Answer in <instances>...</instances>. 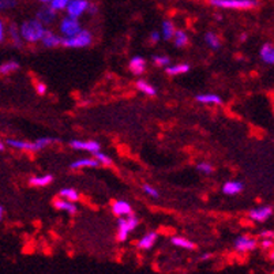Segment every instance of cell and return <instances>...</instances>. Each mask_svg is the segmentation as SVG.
Returning <instances> with one entry per match:
<instances>
[{"instance_id": "obj_12", "label": "cell", "mask_w": 274, "mask_h": 274, "mask_svg": "<svg viewBox=\"0 0 274 274\" xmlns=\"http://www.w3.org/2000/svg\"><path fill=\"white\" fill-rule=\"evenodd\" d=\"M42 44L48 48H55V46L62 45V37H59L55 33L49 32V30H45V33L42 36L41 38Z\"/></svg>"}, {"instance_id": "obj_21", "label": "cell", "mask_w": 274, "mask_h": 274, "mask_svg": "<svg viewBox=\"0 0 274 274\" xmlns=\"http://www.w3.org/2000/svg\"><path fill=\"white\" fill-rule=\"evenodd\" d=\"M52 176L51 175H44V176H33L30 179L29 183L34 187H45L48 186L51 182H52Z\"/></svg>"}, {"instance_id": "obj_36", "label": "cell", "mask_w": 274, "mask_h": 274, "mask_svg": "<svg viewBox=\"0 0 274 274\" xmlns=\"http://www.w3.org/2000/svg\"><path fill=\"white\" fill-rule=\"evenodd\" d=\"M15 5H17L15 0H0V11H2V10L13 9Z\"/></svg>"}, {"instance_id": "obj_24", "label": "cell", "mask_w": 274, "mask_h": 274, "mask_svg": "<svg viewBox=\"0 0 274 274\" xmlns=\"http://www.w3.org/2000/svg\"><path fill=\"white\" fill-rule=\"evenodd\" d=\"M172 244L178 245V247H182V248H186V250H192L195 245H194V243L190 240H187V239H184V237H180V236H175L172 237Z\"/></svg>"}, {"instance_id": "obj_3", "label": "cell", "mask_w": 274, "mask_h": 274, "mask_svg": "<svg viewBox=\"0 0 274 274\" xmlns=\"http://www.w3.org/2000/svg\"><path fill=\"white\" fill-rule=\"evenodd\" d=\"M91 44V34L87 30H79L71 37L62 38V45L66 48H85Z\"/></svg>"}, {"instance_id": "obj_13", "label": "cell", "mask_w": 274, "mask_h": 274, "mask_svg": "<svg viewBox=\"0 0 274 274\" xmlns=\"http://www.w3.org/2000/svg\"><path fill=\"white\" fill-rule=\"evenodd\" d=\"M112 212L116 214V216L121 217V216H127L130 213L133 212V209L130 206V204H127L126 201H117L115 202L112 206Z\"/></svg>"}, {"instance_id": "obj_23", "label": "cell", "mask_w": 274, "mask_h": 274, "mask_svg": "<svg viewBox=\"0 0 274 274\" xmlns=\"http://www.w3.org/2000/svg\"><path fill=\"white\" fill-rule=\"evenodd\" d=\"M172 38H173L175 45L178 48H183V46H186L188 44V36L183 30H175Z\"/></svg>"}, {"instance_id": "obj_42", "label": "cell", "mask_w": 274, "mask_h": 274, "mask_svg": "<svg viewBox=\"0 0 274 274\" xmlns=\"http://www.w3.org/2000/svg\"><path fill=\"white\" fill-rule=\"evenodd\" d=\"M5 40V23L0 21V42Z\"/></svg>"}, {"instance_id": "obj_10", "label": "cell", "mask_w": 274, "mask_h": 274, "mask_svg": "<svg viewBox=\"0 0 274 274\" xmlns=\"http://www.w3.org/2000/svg\"><path fill=\"white\" fill-rule=\"evenodd\" d=\"M56 19V11L51 7H42L37 11V21H40L42 25H51Z\"/></svg>"}, {"instance_id": "obj_43", "label": "cell", "mask_w": 274, "mask_h": 274, "mask_svg": "<svg viewBox=\"0 0 274 274\" xmlns=\"http://www.w3.org/2000/svg\"><path fill=\"white\" fill-rule=\"evenodd\" d=\"M261 236L263 237V239H267V237H271V239H273V232H271V231H265V232L261 233Z\"/></svg>"}, {"instance_id": "obj_7", "label": "cell", "mask_w": 274, "mask_h": 274, "mask_svg": "<svg viewBox=\"0 0 274 274\" xmlns=\"http://www.w3.org/2000/svg\"><path fill=\"white\" fill-rule=\"evenodd\" d=\"M71 147L75 150H83V152H89V153H96V152H100L101 145L96 141H78V139H74V141H71Z\"/></svg>"}, {"instance_id": "obj_46", "label": "cell", "mask_w": 274, "mask_h": 274, "mask_svg": "<svg viewBox=\"0 0 274 274\" xmlns=\"http://www.w3.org/2000/svg\"><path fill=\"white\" fill-rule=\"evenodd\" d=\"M3 149H5V145H3V143L0 142V150H3Z\"/></svg>"}, {"instance_id": "obj_15", "label": "cell", "mask_w": 274, "mask_h": 274, "mask_svg": "<svg viewBox=\"0 0 274 274\" xmlns=\"http://www.w3.org/2000/svg\"><path fill=\"white\" fill-rule=\"evenodd\" d=\"M243 190V183L240 182H227L222 187L225 195H236Z\"/></svg>"}, {"instance_id": "obj_40", "label": "cell", "mask_w": 274, "mask_h": 274, "mask_svg": "<svg viewBox=\"0 0 274 274\" xmlns=\"http://www.w3.org/2000/svg\"><path fill=\"white\" fill-rule=\"evenodd\" d=\"M150 40H152V42L160 41V34H158V32H153V33L150 34Z\"/></svg>"}, {"instance_id": "obj_32", "label": "cell", "mask_w": 274, "mask_h": 274, "mask_svg": "<svg viewBox=\"0 0 274 274\" xmlns=\"http://www.w3.org/2000/svg\"><path fill=\"white\" fill-rule=\"evenodd\" d=\"M68 2H70V0H51L49 7L52 10H55V11H62V10L66 9Z\"/></svg>"}, {"instance_id": "obj_31", "label": "cell", "mask_w": 274, "mask_h": 274, "mask_svg": "<svg viewBox=\"0 0 274 274\" xmlns=\"http://www.w3.org/2000/svg\"><path fill=\"white\" fill-rule=\"evenodd\" d=\"M54 142H58V139H55V138L42 137V138H38L37 141L34 142V145H36L37 150H40V149H44V147H46V146H49L51 143H54Z\"/></svg>"}, {"instance_id": "obj_44", "label": "cell", "mask_w": 274, "mask_h": 274, "mask_svg": "<svg viewBox=\"0 0 274 274\" xmlns=\"http://www.w3.org/2000/svg\"><path fill=\"white\" fill-rule=\"evenodd\" d=\"M3 214H5V209H3V206H0V221L3 218Z\"/></svg>"}, {"instance_id": "obj_11", "label": "cell", "mask_w": 274, "mask_h": 274, "mask_svg": "<svg viewBox=\"0 0 274 274\" xmlns=\"http://www.w3.org/2000/svg\"><path fill=\"white\" fill-rule=\"evenodd\" d=\"M130 70L135 75H141L146 70V60L142 56H134L130 62Z\"/></svg>"}, {"instance_id": "obj_14", "label": "cell", "mask_w": 274, "mask_h": 274, "mask_svg": "<svg viewBox=\"0 0 274 274\" xmlns=\"http://www.w3.org/2000/svg\"><path fill=\"white\" fill-rule=\"evenodd\" d=\"M156 240H157V233L156 232L146 233L145 236L142 237L141 240H139V243H138V247L142 250H149L156 244Z\"/></svg>"}, {"instance_id": "obj_16", "label": "cell", "mask_w": 274, "mask_h": 274, "mask_svg": "<svg viewBox=\"0 0 274 274\" xmlns=\"http://www.w3.org/2000/svg\"><path fill=\"white\" fill-rule=\"evenodd\" d=\"M7 145L11 146V147H15V149L29 150V152H36V150H37L34 143H29V142L25 141H18V139H7Z\"/></svg>"}, {"instance_id": "obj_33", "label": "cell", "mask_w": 274, "mask_h": 274, "mask_svg": "<svg viewBox=\"0 0 274 274\" xmlns=\"http://www.w3.org/2000/svg\"><path fill=\"white\" fill-rule=\"evenodd\" d=\"M93 154H94V157H96V160L98 161V164H103V165L107 166L112 165V160H111V157H108L107 154L100 153V152H96V153Z\"/></svg>"}, {"instance_id": "obj_35", "label": "cell", "mask_w": 274, "mask_h": 274, "mask_svg": "<svg viewBox=\"0 0 274 274\" xmlns=\"http://www.w3.org/2000/svg\"><path fill=\"white\" fill-rule=\"evenodd\" d=\"M196 169L205 175H212L213 173V166L210 165L209 162H201V164H198V166H196Z\"/></svg>"}, {"instance_id": "obj_45", "label": "cell", "mask_w": 274, "mask_h": 274, "mask_svg": "<svg viewBox=\"0 0 274 274\" xmlns=\"http://www.w3.org/2000/svg\"><path fill=\"white\" fill-rule=\"evenodd\" d=\"M38 2H41V3H49L51 0H38Z\"/></svg>"}, {"instance_id": "obj_4", "label": "cell", "mask_w": 274, "mask_h": 274, "mask_svg": "<svg viewBox=\"0 0 274 274\" xmlns=\"http://www.w3.org/2000/svg\"><path fill=\"white\" fill-rule=\"evenodd\" d=\"M210 3L216 7L229 10L253 9L257 6V0H210Z\"/></svg>"}, {"instance_id": "obj_28", "label": "cell", "mask_w": 274, "mask_h": 274, "mask_svg": "<svg viewBox=\"0 0 274 274\" xmlns=\"http://www.w3.org/2000/svg\"><path fill=\"white\" fill-rule=\"evenodd\" d=\"M205 41H206V44H208L210 48H213V49H218L221 46L220 38L217 37L214 33H212V32L206 33V36H205Z\"/></svg>"}, {"instance_id": "obj_19", "label": "cell", "mask_w": 274, "mask_h": 274, "mask_svg": "<svg viewBox=\"0 0 274 274\" xmlns=\"http://www.w3.org/2000/svg\"><path fill=\"white\" fill-rule=\"evenodd\" d=\"M166 72L169 75H180L186 74L190 70V64L187 63H180V64H175V66H166Z\"/></svg>"}, {"instance_id": "obj_37", "label": "cell", "mask_w": 274, "mask_h": 274, "mask_svg": "<svg viewBox=\"0 0 274 274\" xmlns=\"http://www.w3.org/2000/svg\"><path fill=\"white\" fill-rule=\"evenodd\" d=\"M143 190H145L146 194L149 196H152V198H158V196H160L157 190L154 187H152V186H149V184H145V186H143Z\"/></svg>"}, {"instance_id": "obj_38", "label": "cell", "mask_w": 274, "mask_h": 274, "mask_svg": "<svg viewBox=\"0 0 274 274\" xmlns=\"http://www.w3.org/2000/svg\"><path fill=\"white\" fill-rule=\"evenodd\" d=\"M36 89H37L38 94H44V93H45V91H46V85H45V83L38 82L37 83V86H36Z\"/></svg>"}, {"instance_id": "obj_26", "label": "cell", "mask_w": 274, "mask_h": 274, "mask_svg": "<svg viewBox=\"0 0 274 274\" xmlns=\"http://www.w3.org/2000/svg\"><path fill=\"white\" fill-rule=\"evenodd\" d=\"M59 195H60V198H63V200L71 201V202H75V201L79 200V194L75 191L74 188H63Z\"/></svg>"}, {"instance_id": "obj_41", "label": "cell", "mask_w": 274, "mask_h": 274, "mask_svg": "<svg viewBox=\"0 0 274 274\" xmlns=\"http://www.w3.org/2000/svg\"><path fill=\"white\" fill-rule=\"evenodd\" d=\"M86 11H89V13H90V14H96L97 11H98V9H97V6L96 5H90V3H89V6H87Z\"/></svg>"}, {"instance_id": "obj_34", "label": "cell", "mask_w": 274, "mask_h": 274, "mask_svg": "<svg viewBox=\"0 0 274 274\" xmlns=\"http://www.w3.org/2000/svg\"><path fill=\"white\" fill-rule=\"evenodd\" d=\"M153 62L158 67H166L169 66L170 59L168 56H153Z\"/></svg>"}, {"instance_id": "obj_39", "label": "cell", "mask_w": 274, "mask_h": 274, "mask_svg": "<svg viewBox=\"0 0 274 274\" xmlns=\"http://www.w3.org/2000/svg\"><path fill=\"white\" fill-rule=\"evenodd\" d=\"M262 245H263L265 248H270V247L273 245V239H271V237L263 239V241H262Z\"/></svg>"}, {"instance_id": "obj_30", "label": "cell", "mask_w": 274, "mask_h": 274, "mask_svg": "<svg viewBox=\"0 0 274 274\" xmlns=\"http://www.w3.org/2000/svg\"><path fill=\"white\" fill-rule=\"evenodd\" d=\"M173 33H175L173 23L170 21L164 22V23H162V36H164V38H165V40H170V38L173 37Z\"/></svg>"}, {"instance_id": "obj_20", "label": "cell", "mask_w": 274, "mask_h": 274, "mask_svg": "<svg viewBox=\"0 0 274 274\" xmlns=\"http://www.w3.org/2000/svg\"><path fill=\"white\" fill-rule=\"evenodd\" d=\"M261 58L263 59V62L267 64H273L274 63V49L271 44H265L261 49Z\"/></svg>"}, {"instance_id": "obj_5", "label": "cell", "mask_w": 274, "mask_h": 274, "mask_svg": "<svg viewBox=\"0 0 274 274\" xmlns=\"http://www.w3.org/2000/svg\"><path fill=\"white\" fill-rule=\"evenodd\" d=\"M81 30V23L78 22V18L72 17H66L62 19V23H60V32H62L66 37H71L74 36Z\"/></svg>"}, {"instance_id": "obj_22", "label": "cell", "mask_w": 274, "mask_h": 274, "mask_svg": "<svg viewBox=\"0 0 274 274\" xmlns=\"http://www.w3.org/2000/svg\"><path fill=\"white\" fill-rule=\"evenodd\" d=\"M195 98L198 103H202V104H221L222 103L221 97L217 94H198Z\"/></svg>"}, {"instance_id": "obj_29", "label": "cell", "mask_w": 274, "mask_h": 274, "mask_svg": "<svg viewBox=\"0 0 274 274\" xmlns=\"http://www.w3.org/2000/svg\"><path fill=\"white\" fill-rule=\"evenodd\" d=\"M137 89L139 91H142V93L147 94V96H154V94H156V89H154L150 83L146 82V81H138Z\"/></svg>"}, {"instance_id": "obj_1", "label": "cell", "mask_w": 274, "mask_h": 274, "mask_svg": "<svg viewBox=\"0 0 274 274\" xmlns=\"http://www.w3.org/2000/svg\"><path fill=\"white\" fill-rule=\"evenodd\" d=\"M19 33H21V37L25 41L37 42L41 40L44 33H45V28L37 19H30V21H26L22 23Z\"/></svg>"}, {"instance_id": "obj_27", "label": "cell", "mask_w": 274, "mask_h": 274, "mask_svg": "<svg viewBox=\"0 0 274 274\" xmlns=\"http://www.w3.org/2000/svg\"><path fill=\"white\" fill-rule=\"evenodd\" d=\"M9 34H10V37H11V40H13L14 45H17L18 48H21L22 46V37H21V33H19V30L17 29V26L15 25L10 26Z\"/></svg>"}, {"instance_id": "obj_9", "label": "cell", "mask_w": 274, "mask_h": 274, "mask_svg": "<svg viewBox=\"0 0 274 274\" xmlns=\"http://www.w3.org/2000/svg\"><path fill=\"white\" fill-rule=\"evenodd\" d=\"M271 214H273L271 206H262V208L251 210L250 212V218L255 221V222H265L266 220H269Z\"/></svg>"}, {"instance_id": "obj_25", "label": "cell", "mask_w": 274, "mask_h": 274, "mask_svg": "<svg viewBox=\"0 0 274 274\" xmlns=\"http://www.w3.org/2000/svg\"><path fill=\"white\" fill-rule=\"evenodd\" d=\"M18 68H19V64L15 60H9V62L3 63L0 66V74H11L14 71H17Z\"/></svg>"}, {"instance_id": "obj_2", "label": "cell", "mask_w": 274, "mask_h": 274, "mask_svg": "<svg viewBox=\"0 0 274 274\" xmlns=\"http://www.w3.org/2000/svg\"><path fill=\"white\" fill-rule=\"evenodd\" d=\"M138 218L133 216L131 213L127 216H121L117 221V239L120 241H124L129 235L137 228Z\"/></svg>"}, {"instance_id": "obj_17", "label": "cell", "mask_w": 274, "mask_h": 274, "mask_svg": "<svg viewBox=\"0 0 274 274\" xmlns=\"http://www.w3.org/2000/svg\"><path fill=\"white\" fill-rule=\"evenodd\" d=\"M98 166V161L96 158H82V160H77L71 164L72 169H79V168H96Z\"/></svg>"}, {"instance_id": "obj_6", "label": "cell", "mask_w": 274, "mask_h": 274, "mask_svg": "<svg viewBox=\"0 0 274 274\" xmlns=\"http://www.w3.org/2000/svg\"><path fill=\"white\" fill-rule=\"evenodd\" d=\"M89 2L87 0H70L66 10L68 15L72 18H79L87 10Z\"/></svg>"}, {"instance_id": "obj_8", "label": "cell", "mask_w": 274, "mask_h": 274, "mask_svg": "<svg viewBox=\"0 0 274 274\" xmlns=\"http://www.w3.org/2000/svg\"><path fill=\"white\" fill-rule=\"evenodd\" d=\"M257 247V240L248 236H239L235 240V248L239 253H250Z\"/></svg>"}, {"instance_id": "obj_18", "label": "cell", "mask_w": 274, "mask_h": 274, "mask_svg": "<svg viewBox=\"0 0 274 274\" xmlns=\"http://www.w3.org/2000/svg\"><path fill=\"white\" fill-rule=\"evenodd\" d=\"M55 206H56V209H59V210H64V212L70 213V214H74L77 210H78V208H77V205L74 204V202H71V201H55Z\"/></svg>"}]
</instances>
